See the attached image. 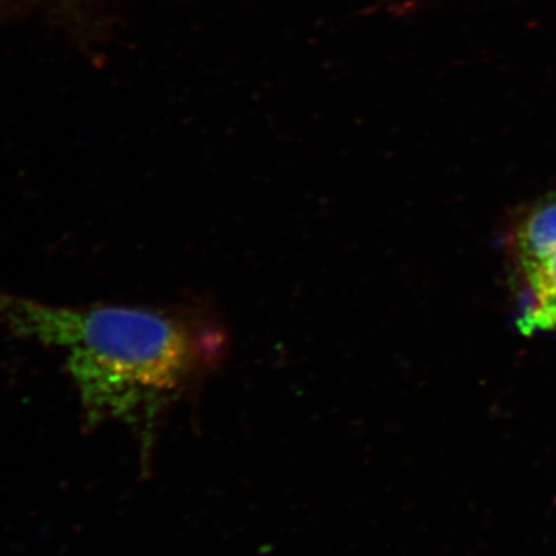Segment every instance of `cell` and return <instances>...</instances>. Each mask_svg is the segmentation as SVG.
Here are the masks:
<instances>
[{
  "label": "cell",
  "mask_w": 556,
  "mask_h": 556,
  "mask_svg": "<svg viewBox=\"0 0 556 556\" xmlns=\"http://www.w3.org/2000/svg\"><path fill=\"white\" fill-rule=\"evenodd\" d=\"M0 321L64 353L87 427L119 424L146 455L229 350L225 325L201 306L54 305L0 289Z\"/></svg>",
  "instance_id": "1"
},
{
  "label": "cell",
  "mask_w": 556,
  "mask_h": 556,
  "mask_svg": "<svg viewBox=\"0 0 556 556\" xmlns=\"http://www.w3.org/2000/svg\"><path fill=\"white\" fill-rule=\"evenodd\" d=\"M522 334L556 332V193L519 215L506 236Z\"/></svg>",
  "instance_id": "2"
}]
</instances>
